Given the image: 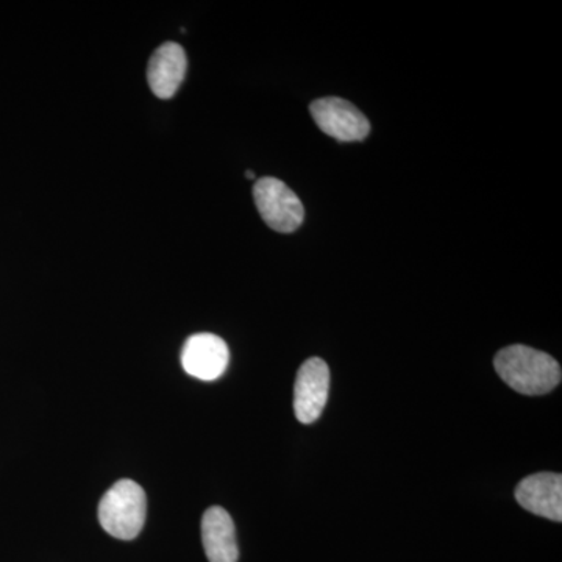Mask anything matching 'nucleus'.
<instances>
[{"mask_svg":"<svg viewBox=\"0 0 562 562\" xmlns=\"http://www.w3.org/2000/svg\"><path fill=\"white\" fill-rule=\"evenodd\" d=\"M494 366L503 382L525 395L547 394L561 382L560 362L520 344L498 351Z\"/></svg>","mask_w":562,"mask_h":562,"instance_id":"obj_1","label":"nucleus"},{"mask_svg":"<svg viewBox=\"0 0 562 562\" xmlns=\"http://www.w3.org/2000/svg\"><path fill=\"white\" fill-rule=\"evenodd\" d=\"M146 492L133 480L114 483L99 503L103 530L121 541H132L146 522Z\"/></svg>","mask_w":562,"mask_h":562,"instance_id":"obj_2","label":"nucleus"},{"mask_svg":"<svg viewBox=\"0 0 562 562\" xmlns=\"http://www.w3.org/2000/svg\"><path fill=\"white\" fill-rule=\"evenodd\" d=\"M255 205L262 221L279 233H292L301 227L305 210L294 191L284 181L262 177L254 184Z\"/></svg>","mask_w":562,"mask_h":562,"instance_id":"obj_3","label":"nucleus"},{"mask_svg":"<svg viewBox=\"0 0 562 562\" xmlns=\"http://www.w3.org/2000/svg\"><path fill=\"white\" fill-rule=\"evenodd\" d=\"M310 111H312L317 127L325 135L342 140V143L362 140L368 138L369 133H371V124H369L368 117L353 103L344 101V99H319V101L312 103Z\"/></svg>","mask_w":562,"mask_h":562,"instance_id":"obj_4","label":"nucleus"},{"mask_svg":"<svg viewBox=\"0 0 562 562\" xmlns=\"http://www.w3.org/2000/svg\"><path fill=\"white\" fill-rule=\"evenodd\" d=\"M330 391V369L321 358H310L299 369L294 386V412L302 424L322 416Z\"/></svg>","mask_w":562,"mask_h":562,"instance_id":"obj_5","label":"nucleus"},{"mask_svg":"<svg viewBox=\"0 0 562 562\" xmlns=\"http://www.w3.org/2000/svg\"><path fill=\"white\" fill-rule=\"evenodd\" d=\"M231 350L220 336L198 333L184 342L181 366L188 375L202 382H214L227 371Z\"/></svg>","mask_w":562,"mask_h":562,"instance_id":"obj_6","label":"nucleus"},{"mask_svg":"<svg viewBox=\"0 0 562 562\" xmlns=\"http://www.w3.org/2000/svg\"><path fill=\"white\" fill-rule=\"evenodd\" d=\"M516 501L536 516L561 522L562 476L561 473L541 472L527 476L516 487Z\"/></svg>","mask_w":562,"mask_h":562,"instance_id":"obj_7","label":"nucleus"},{"mask_svg":"<svg viewBox=\"0 0 562 562\" xmlns=\"http://www.w3.org/2000/svg\"><path fill=\"white\" fill-rule=\"evenodd\" d=\"M187 68V54L180 44H161L151 55L147 66V80H149L151 92L157 98L171 99L179 91Z\"/></svg>","mask_w":562,"mask_h":562,"instance_id":"obj_8","label":"nucleus"},{"mask_svg":"<svg viewBox=\"0 0 562 562\" xmlns=\"http://www.w3.org/2000/svg\"><path fill=\"white\" fill-rule=\"evenodd\" d=\"M202 542L210 562H238L235 524L221 506H211L203 514Z\"/></svg>","mask_w":562,"mask_h":562,"instance_id":"obj_9","label":"nucleus"},{"mask_svg":"<svg viewBox=\"0 0 562 562\" xmlns=\"http://www.w3.org/2000/svg\"><path fill=\"white\" fill-rule=\"evenodd\" d=\"M247 179H255V173L251 171L246 172Z\"/></svg>","mask_w":562,"mask_h":562,"instance_id":"obj_10","label":"nucleus"}]
</instances>
